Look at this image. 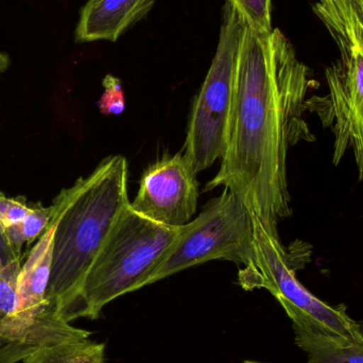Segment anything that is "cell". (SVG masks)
Listing matches in <instances>:
<instances>
[{
    "instance_id": "1",
    "label": "cell",
    "mask_w": 363,
    "mask_h": 363,
    "mask_svg": "<svg viewBox=\"0 0 363 363\" xmlns=\"http://www.w3.org/2000/svg\"><path fill=\"white\" fill-rule=\"evenodd\" d=\"M315 84L281 30L258 32L247 23L225 148L205 191L230 190L275 236L279 222L292 215L288 153L298 143L315 140L305 118L307 94Z\"/></svg>"
},
{
    "instance_id": "2",
    "label": "cell",
    "mask_w": 363,
    "mask_h": 363,
    "mask_svg": "<svg viewBox=\"0 0 363 363\" xmlns=\"http://www.w3.org/2000/svg\"><path fill=\"white\" fill-rule=\"evenodd\" d=\"M127 159L104 160L89 176L62 190L53 201L52 266L46 300L62 317L76 300L85 277L111 230L130 205Z\"/></svg>"
},
{
    "instance_id": "3",
    "label": "cell",
    "mask_w": 363,
    "mask_h": 363,
    "mask_svg": "<svg viewBox=\"0 0 363 363\" xmlns=\"http://www.w3.org/2000/svg\"><path fill=\"white\" fill-rule=\"evenodd\" d=\"M181 228L152 221L129 205L111 230L64 319L69 323L78 318L98 319L108 303L147 286Z\"/></svg>"
},
{
    "instance_id": "4",
    "label": "cell",
    "mask_w": 363,
    "mask_h": 363,
    "mask_svg": "<svg viewBox=\"0 0 363 363\" xmlns=\"http://www.w3.org/2000/svg\"><path fill=\"white\" fill-rule=\"evenodd\" d=\"M255 258L239 271L245 290L264 288L285 309L292 324L341 345H363V323L350 317L345 305L330 306L309 292L296 279L298 262L285 251L279 236L254 217Z\"/></svg>"
},
{
    "instance_id": "5",
    "label": "cell",
    "mask_w": 363,
    "mask_h": 363,
    "mask_svg": "<svg viewBox=\"0 0 363 363\" xmlns=\"http://www.w3.org/2000/svg\"><path fill=\"white\" fill-rule=\"evenodd\" d=\"M245 29L247 23L240 13L225 2L217 51L192 104L184 144L183 155L196 174L211 167L223 155Z\"/></svg>"
},
{
    "instance_id": "6",
    "label": "cell",
    "mask_w": 363,
    "mask_h": 363,
    "mask_svg": "<svg viewBox=\"0 0 363 363\" xmlns=\"http://www.w3.org/2000/svg\"><path fill=\"white\" fill-rule=\"evenodd\" d=\"M255 258L254 217L230 190L209 201L180 233L147 286L211 260L247 266Z\"/></svg>"
},
{
    "instance_id": "7",
    "label": "cell",
    "mask_w": 363,
    "mask_h": 363,
    "mask_svg": "<svg viewBox=\"0 0 363 363\" xmlns=\"http://www.w3.org/2000/svg\"><path fill=\"white\" fill-rule=\"evenodd\" d=\"M341 59L325 69L328 93L306 100L322 125L334 134L333 164L338 166L352 150L358 180H363V53L354 47H338Z\"/></svg>"
},
{
    "instance_id": "8",
    "label": "cell",
    "mask_w": 363,
    "mask_h": 363,
    "mask_svg": "<svg viewBox=\"0 0 363 363\" xmlns=\"http://www.w3.org/2000/svg\"><path fill=\"white\" fill-rule=\"evenodd\" d=\"M199 196L196 174L183 153H178L147 168L130 206L157 223L181 228L191 221Z\"/></svg>"
},
{
    "instance_id": "9",
    "label": "cell",
    "mask_w": 363,
    "mask_h": 363,
    "mask_svg": "<svg viewBox=\"0 0 363 363\" xmlns=\"http://www.w3.org/2000/svg\"><path fill=\"white\" fill-rule=\"evenodd\" d=\"M55 216L38 239L21 266L17 285V307L13 315L0 320V347L16 340L47 305V291L52 266Z\"/></svg>"
},
{
    "instance_id": "10",
    "label": "cell",
    "mask_w": 363,
    "mask_h": 363,
    "mask_svg": "<svg viewBox=\"0 0 363 363\" xmlns=\"http://www.w3.org/2000/svg\"><path fill=\"white\" fill-rule=\"evenodd\" d=\"M155 0H87L76 29L79 43L116 42L121 34L146 16Z\"/></svg>"
},
{
    "instance_id": "11",
    "label": "cell",
    "mask_w": 363,
    "mask_h": 363,
    "mask_svg": "<svg viewBox=\"0 0 363 363\" xmlns=\"http://www.w3.org/2000/svg\"><path fill=\"white\" fill-rule=\"evenodd\" d=\"M91 333L70 325L62 317L60 307L47 300L44 311L16 340L0 347V363L23 362L38 350L60 343L89 339Z\"/></svg>"
},
{
    "instance_id": "12",
    "label": "cell",
    "mask_w": 363,
    "mask_h": 363,
    "mask_svg": "<svg viewBox=\"0 0 363 363\" xmlns=\"http://www.w3.org/2000/svg\"><path fill=\"white\" fill-rule=\"evenodd\" d=\"M313 12L338 47H354L363 53V0H318Z\"/></svg>"
},
{
    "instance_id": "13",
    "label": "cell",
    "mask_w": 363,
    "mask_h": 363,
    "mask_svg": "<svg viewBox=\"0 0 363 363\" xmlns=\"http://www.w3.org/2000/svg\"><path fill=\"white\" fill-rule=\"evenodd\" d=\"M296 345L308 356L306 363H363V345H341L292 324Z\"/></svg>"
},
{
    "instance_id": "14",
    "label": "cell",
    "mask_w": 363,
    "mask_h": 363,
    "mask_svg": "<svg viewBox=\"0 0 363 363\" xmlns=\"http://www.w3.org/2000/svg\"><path fill=\"white\" fill-rule=\"evenodd\" d=\"M23 363H106V345L85 339L38 350Z\"/></svg>"
},
{
    "instance_id": "15",
    "label": "cell",
    "mask_w": 363,
    "mask_h": 363,
    "mask_svg": "<svg viewBox=\"0 0 363 363\" xmlns=\"http://www.w3.org/2000/svg\"><path fill=\"white\" fill-rule=\"evenodd\" d=\"M55 213V206L51 204L48 207H32L27 217L17 224L4 230L6 239L11 247L18 255H21L25 243H32L38 240L46 230Z\"/></svg>"
},
{
    "instance_id": "16",
    "label": "cell",
    "mask_w": 363,
    "mask_h": 363,
    "mask_svg": "<svg viewBox=\"0 0 363 363\" xmlns=\"http://www.w3.org/2000/svg\"><path fill=\"white\" fill-rule=\"evenodd\" d=\"M234 6L250 28L258 32L272 31V0H225Z\"/></svg>"
},
{
    "instance_id": "17",
    "label": "cell",
    "mask_w": 363,
    "mask_h": 363,
    "mask_svg": "<svg viewBox=\"0 0 363 363\" xmlns=\"http://www.w3.org/2000/svg\"><path fill=\"white\" fill-rule=\"evenodd\" d=\"M21 259L0 267V320L13 315L17 307V285Z\"/></svg>"
},
{
    "instance_id": "18",
    "label": "cell",
    "mask_w": 363,
    "mask_h": 363,
    "mask_svg": "<svg viewBox=\"0 0 363 363\" xmlns=\"http://www.w3.org/2000/svg\"><path fill=\"white\" fill-rule=\"evenodd\" d=\"M104 93L98 102L100 110L106 115H118L125 110V96L121 80L112 74L104 79Z\"/></svg>"
},
{
    "instance_id": "19",
    "label": "cell",
    "mask_w": 363,
    "mask_h": 363,
    "mask_svg": "<svg viewBox=\"0 0 363 363\" xmlns=\"http://www.w3.org/2000/svg\"><path fill=\"white\" fill-rule=\"evenodd\" d=\"M30 211L26 199L10 198L0 191V225L4 230L21 223Z\"/></svg>"
},
{
    "instance_id": "20",
    "label": "cell",
    "mask_w": 363,
    "mask_h": 363,
    "mask_svg": "<svg viewBox=\"0 0 363 363\" xmlns=\"http://www.w3.org/2000/svg\"><path fill=\"white\" fill-rule=\"evenodd\" d=\"M0 259L4 264H9V262H13V260L21 259V255H18L14 251V249L11 247L1 225H0Z\"/></svg>"
},
{
    "instance_id": "21",
    "label": "cell",
    "mask_w": 363,
    "mask_h": 363,
    "mask_svg": "<svg viewBox=\"0 0 363 363\" xmlns=\"http://www.w3.org/2000/svg\"><path fill=\"white\" fill-rule=\"evenodd\" d=\"M9 64H10L9 55L6 53L0 52V74L6 70V68L9 67Z\"/></svg>"
},
{
    "instance_id": "22",
    "label": "cell",
    "mask_w": 363,
    "mask_h": 363,
    "mask_svg": "<svg viewBox=\"0 0 363 363\" xmlns=\"http://www.w3.org/2000/svg\"><path fill=\"white\" fill-rule=\"evenodd\" d=\"M242 363H262V362H253V360H247V362H243Z\"/></svg>"
},
{
    "instance_id": "23",
    "label": "cell",
    "mask_w": 363,
    "mask_h": 363,
    "mask_svg": "<svg viewBox=\"0 0 363 363\" xmlns=\"http://www.w3.org/2000/svg\"><path fill=\"white\" fill-rule=\"evenodd\" d=\"M4 264H4V262H2V260H1V259H0V267H1V266H4Z\"/></svg>"
}]
</instances>
